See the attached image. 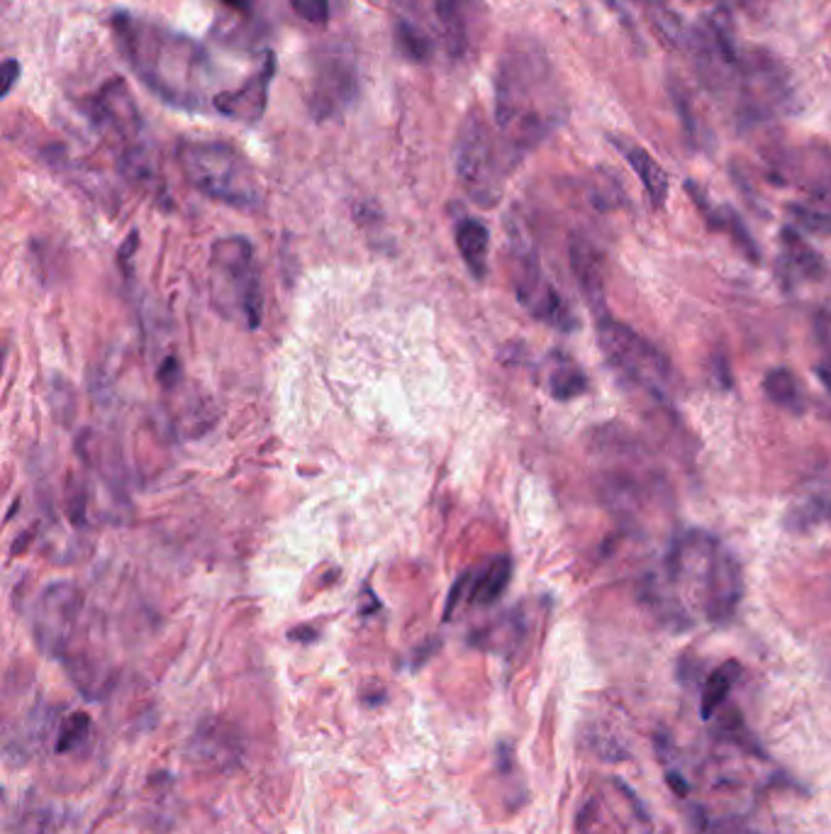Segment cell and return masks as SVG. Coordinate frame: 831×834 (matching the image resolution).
I'll use <instances>...</instances> for the list:
<instances>
[{
    "label": "cell",
    "instance_id": "obj_1",
    "mask_svg": "<svg viewBox=\"0 0 831 834\" xmlns=\"http://www.w3.org/2000/svg\"><path fill=\"white\" fill-rule=\"evenodd\" d=\"M566 93L546 52L532 40H515L495 71V130L520 161L566 118Z\"/></svg>",
    "mask_w": 831,
    "mask_h": 834
},
{
    "label": "cell",
    "instance_id": "obj_2",
    "mask_svg": "<svg viewBox=\"0 0 831 834\" xmlns=\"http://www.w3.org/2000/svg\"><path fill=\"white\" fill-rule=\"evenodd\" d=\"M110 27L115 47L149 91L171 108H205L213 64L203 44L125 10L110 18Z\"/></svg>",
    "mask_w": 831,
    "mask_h": 834
},
{
    "label": "cell",
    "instance_id": "obj_3",
    "mask_svg": "<svg viewBox=\"0 0 831 834\" xmlns=\"http://www.w3.org/2000/svg\"><path fill=\"white\" fill-rule=\"evenodd\" d=\"M666 581L673 588H693L702 615L712 625L734 620L744 598V571L739 559L715 535L688 530L671 542L666 554Z\"/></svg>",
    "mask_w": 831,
    "mask_h": 834
},
{
    "label": "cell",
    "instance_id": "obj_4",
    "mask_svg": "<svg viewBox=\"0 0 831 834\" xmlns=\"http://www.w3.org/2000/svg\"><path fill=\"white\" fill-rule=\"evenodd\" d=\"M598 486L619 517L637 520L649 505L666 496V476L649 449L622 425H607L595 437Z\"/></svg>",
    "mask_w": 831,
    "mask_h": 834
},
{
    "label": "cell",
    "instance_id": "obj_5",
    "mask_svg": "<svg viewBox=\"0 0 831 834\" xmlns=\"http://www.w3.org/2000/svg\"><path fill=\"white\" fill-rule=\"evenodd\" d=\"M178 166L195 191L237 210H256L264 188L247 157L225 142H183Z\"/></svg>",
    "mask_w": 831,
    "mask_h": 834
},
{
    "label": "cell",
    "instance_id": "obj_6",
    "mask_svg": "<svg viewBox=\"0 0 831 834\" xmlns=\"http://www.w3.org/2000/svg\"><path fill=\"white\" fill-rule=\"evenodd\" d=\"M213 303L222 318L256 330L264 318V288L254 244L247 237H222L210 252Z\"/></svg>",
    "mask_w": 831,
    "mask_h": 834
},
{
    "label": "cell",
    "instance_id": "obj_7",
    "mask_svg": "<svg viewBox=\"0 0 831 834\" xmlns=\"http://www.w3.org/2000/svg\"><path fill=\"white\" fill-rule=\"evenodd\" d=\"M517 161L510 157L498 130L490 127L483 110L466 113L454 144L456 179L476 205L493 208L503 196V183Z\"/></svg>",
    "mask_w": 831,
    "mask_h": 834
},
{
    "label": "cell",
    "instance_id": "obj_8",
    "mask_svg": "<svg viewBox=\"0 0 831 834\" xmlns=\"http://www.w3.org/2000/svg\"><path fill=\"white\" fill-rule=\"evenodd\" d=\"M595 325H598L600 349L612 369L641 391L649 393L651 398L666 400L673 381H676L671 359L654 342H649L644 335H639L637 330L615 320L612 315L595 320Z\"/></svg>",
    "mask_w": 831,
    "mask_h": 834
},
{
    "label": "cell",
    "instance_id": "obj_9",
    "mask_svg": "<svg viewBox=\"0 0 831 834\" xmlns=\"http://www.w3.org/2000/svg\"><path fill=\"white\" fill-rule=\"evenodd\" d=\"M739 118L749 125L800 108L790 71L766 49H746L739 64Z\"/></svg>",
    "mask_w": 831,
    "mask_h": 834
},
{
    "label": "cell",
    "instance_id": "obj_10",
    "mask_svg": "<svg viewBox=\"0 0 831 834\" xmlns=\"http://www.w3.org/2000/svg\"><path fill=\"white\" fill-rule=\"evenodd\" d=\"M512 286H515L517 300H520L522 308L532 318L546 322L549 327L566 332V335L568 332H576L580 327L571 303L544 276L539 254L534 252L532 242H527V239H515V249H512Z\"/></svg>",
    "mask_w": 831,
    "mask_h": 834
},
{
    "label": "cell",
    "instance_id": "obj_11",
    "mask_svg": "<svg viewBox=\"0 0 831 834\" xmlns=\"http://www.w3.org/2000/svg\"><path fill=\"white\" fill-rule=\"evenodd\" d=\"M83 596L74 583L57 581L49 583L39 593L35 615H32V632L37 647L49 656H64L71 637L76 632L78 615H81Z\"/></svg>",
    "mask_w": 831,
    "mask_h": 834
},
{
    "label": "cell",
    "instance_id": "obj_12",
    "mask_svg": "<svg viewBox=\"0 0 831 834\" xmlns=\"http://www.w3.org/2000/svg\"><path fill=\"white\" fill-rule=\"evenodd\" d=\"M86 115L98 132L120 142V157L132 149L147 147L137 103L122 79L103 83L96 96L86 103Z\"/></svg>",
    "mask_w": 831,
    "mask_h": 834
},
{
    "label": "cell",
    "instance_id": "obj_13",
    "mask_svg": "<svg viewBox=\"0 0 831 834\" xmlns=\"http://www.w3.org/2000/svg\"><path fill=\"white\" fill-rule=\"evenodd\" d=\"M356 98V71L347 54L329 52L317 64L310 88V113L329 120L347 110Z\"/></svg>",
    "mask_w": 831,
    "mask_h": 834
},
{
    "label": "cell",
    "instance_id": "obj_14",
    "mask_svg": "<svg viewBox=\"0 0 831 834\" xmlns=\"http://www.w3.org/2000/svg\"><path fill=\"white\" fill-rule=\"evenodd\" d=\"M412 13L410 20L422 25L442 42L451 57H464L468 49V20L461 0H403Z\"/></svg>",
    "mask_w": 831,
    "mask_h": 834
},
{
    "label": "cell",
    "instance_id": "obj_15",
    "mask_svg": "<svg viewBox=\"0 0 831 834\" xmlns=\"http://www.w3.org/2000/svg\"><path fill=\"white\" fill-rule=\"evenodd\" d=\"M273 76H276V57L269 52L259 69L234 91H220L213 96V108L225 118L256 125L266 113Z\"/></svg>",
    "mask_w": 831,
    "mask_h": 834
},
{
    "label": "cell",
    "instance_id": "obj_16",
    "mask_svg": "<svg viewBox=\"0 0 831 834\" xmlns=\"http://www.w3.org/2000/svg\"><path fill=\"white\" fill-rule=\"evenodd\" d=\"M568 259H571V271L576 276L580 293H583L588 308L593 310L595 320L610 315L605 293V269H602V257L595 244L576 235L568 244Z\"/></svg>",
    "mask_w": 831,
    "mask_h": 834
},
{
    "label": "cell",
    "instance_id": "obj_17",
    "mask_svg": "<svg viewBox=\"0 0 831 834\" xmlns=\"http://www.w3.org/2000/svg\"><path fill=\"white\" fill-rule=\"evenodd\" d=\"M510 581H512V559L510 556H495V559H490L483 569L468 574L464 581L454 588L449 605H446V613L454 608V603L464 596V593H466L468 605H473V608H490V605H495L500 598H503V593L507 591V586H510Z\"/></svg>",
    "mask_w": 831,
    "mask_h": 834
},
{
    "label": "cell",
    "instance_id": "obj_18",
    "mask_svg": "<svg viewBox=\"0 0 831 834\" xmlns=\"http://www.w3.org/2000/svg\"><path fill=\"white\" fill-rule=\"evenodd\" d=\"M685 191H688V196L695 203V208L700 210L702 218L707 220L710 230H715V232H719V235H727L729 239H732L736 247L744 252L746 259H751V261L761 259V252H758L754 235H751L749 227H746V222L741 220V215L736 213L734 208H729V205H715V203H712V200L707 198V193L702 191V188L697 186L695 181H685Z\"/></svg>",
    "mask_w": 831,
    "mask_h": 834
},
{
    "label": "cell",
    "instance_id": "obj_19",
    "mask_svg": "<svg viewBox=\"0 0 831 834\" xmlns=\"http://www.w3.org/2000/svg\"><path fill=\"white\" fill-rule=\"evenodd\" d=\"M610 142L615 144L622 154L624 161L632 166L634 174L639 176L641 186H644L646 196H649L651 205L661 210L666 205L668 193H671V179H668V171L658 164V159L651 157L644 147L637 142H627L622 137H610Z\"/></svg>",
    "mask_w": 831,
    "mask_h": 834
},
{
    "label": "cell",
    "instance_id": "obj_20",
    "mask_svg": "<svg viewBox=\"0 0 831 834\" xmlns=\"http://www.w3.org/2000/svg\"><path fill=\"white\" fill-rule=\"evenodd\" d=\"M193 756L210 764H234L242 756V737L227 722L213 720L200 725L191 742Z\"/></svg>",
    "mask_w": 831,
    "mask_h": 834
},
{
    "label": "cell",
    "instance_id": "obj_21",
    "mask_svg": "<svg viewBox=\"0 0 831 834\" xmlns=\"http://www.w3.org/2000/svg\"><path fill=\"white\" fill-rule=\"evenodd\" d=\"M780 247H783V261L790 269V274H797L807 281H819L827 276V266L819 252L802 239L795 227H783L780 230Z\"/></svg>",
    "mask_w": 831,
    "mask_h": 834
},
{
    "label": "cell",
    "instance_id": "obj_22",
    "mask_svg": "<svg viewBox=\"0 0 831 834\" xmlns=\"http://www.w3.org/2000/svg\"><path fill=\"white\" fill-rule=\"evenodd\" d=\"M456 249L461 259L466 261L468 271L476 278H483L488 271V249H490V232L481 220L464 218L454 230Z\"/></svg>",
    "mask_w": 831,
    "mask_h": 834
},
{
    "label": "cell",
    "instance_id": "obj_23",
    "mask_svg": "<svg viewBox=\"0 0 831 834\" xmlns=\"http://www.w3.org/2000/svg\"><path fill=\"white\" fill-rule=\"evenodd\" d=\"M637 3L644 8L646 18H649L658 42H661L663 47L676 49V52H685V49H688L690 30L666 0H637Z\"/></svg>",
    "mask_w": 831,
    "mask_h": 834
},
{
    "label": "cell",
    "instance_id": "obj_24",
    "mask_svg": "<svg viewBox=\"0 0 831 834\" xmlns=\"http://www.w3.org/2000/svg\"><path fill=\"white\" fill-rule=\"evenodd\" d=\"M546 388H549L554 400H573L588 393L590 383L576 361L566 357V354H554L549 376H546Z\"/></svg>",
    "mask_w": 831,
    "mask_h": 834
},
{
    "label": "cell",
    "instance_id": "obj_25",
    "mask_svg": "<svg viewBox=\"0 0 831 834\" xmlns=\"http://www.w3.org/2000/svg\"><path fill=\"white\" fill-rule=\"evenodd\" d=\"M739 674H741L739 661H724V664H719L717 669L712 671L710 678H707L705 688H702V700H700L702 720H712V717L717 715V710L724 705V700H727L729 691L734 688Z\"/></svg>",
    "mask_w": 831,
    "mask_h": 834
},
{
    "label": "cell",
    "instance_id": "obj_26",
    "mask_svg": "<svg viewBox=\"0 0 831 834\" xmlns=\"http://www.w3.org/2000/svg\"><path fill=\"white\" fill-rule=\"evenodd\" d=\"M763 391L773 400L778 408L790 410V413H802L805 410V398H802V388L797 383V376L785 366L771 369L763 378Z\"/></svg>",
    "mask_w": 831,
    "mask_h": 834
},
{
    "label": "cell",
    "instance_id": "obj_27",
    "mask_svg": "<svg viewBox=\"0 0 831 834\" xmlns=\"http://www.w3.org/2000/svg\"><path fill=\"white\" fill-rule=\"evenodd\" d=\"M395 42H398L400 52H403L407 59L420 61V64L432 59L434 49H437V40H434L432 32L425 30L422 25H417V22L410 18L398 20V25H395Z\"/></svg>",
    "mask_w": 831,
    "mask_h": 834
},
{
    "label": "cell",
    "instance_id": "obj_28",
    "mask_svg": "<svg viewBox=\"0 0 831 834\" xmlns=\"http://www.w3.org/2000/svg\"><path fill=\"white\" fill-rule=\"evenodd\" d=\"M831 520V498L807 496L788 513V530L807 532Z\"/></svg>",
    "mask_w": 831,
    "mask_h": 834
},
{
    "label": "cell",
    "instance_id": "obj_29",
    "mask_svg": "<svg viewBox=\"0 0 831 834\" xmlns=\"http://www.w3.org/2000/svg\"><path fill=\"white\" fill-rule=\"evenodd\" d=\"M788 215L793 220V227H800L802 232L814 237H831V213L810 208V205L793 203L788 205Z\"/></svg>",
    "mask_w": 831,
    "mask_h": 834
},
{
    "label": "cell",
    "instance_id": "obj_30",
    "mask_svg": "<svg viewBox=\"0 0 831 834\" xmlns=\"http://www.w3.org/2000/svg\"><path fill=\"white\" fill-rule=\"evenodd\" d=\"M671 100H673V108L678 110V118H680V125H683L685 135L693 144L700 142V122H697V115H695V105H693V98L688 96V88L683 86L678 79H671Z\"/></svg>",
    "mask_w": 831,
    "mask_h": 834
},
{
    "label": "cell",
    "instance_id": "obj_31",
    "mask_svg": "<svg viewBox=\"0 0 831 834\" xmlns=\"http://www.w3.org/2000/svg\"><path fill=\"white\" fill-rule=\"evenodd\" d=\"M88 730H91V717H88L86 713H74L66 717V720L59 725L57 752L66 754V752H71V749H76L78 744L86 742Z\"/></svg>",
    "mask_w": 831,
    "mask_h": 834
},
{
    "label": "cell",
    "instance_id": "obj_32",
    "mask_svg": "<svg viewBox=\"0 0 831 834\" xmlns=\"http://www.w3.org/2000/svg\"><path fill=\"white\" fill-rule=\"evenodd\" d=\"M295 13L312 25H325L329 20V0H290Z\"/></svg>",
    "mask_w": 831,
    "mask_h": 834
},
{
    "label": "cell",
    "instance_id": "obj_33",
    "mask_svg": "<svg viewBox=\"0 0 831 834\" xmlns=\"http://www.w3.org/2000/svg\"><path fill=\"white\" fill-rule=\"evenodd\" d=\"M18 76H20V64L15 59H8L3 64V98H8L10 96V91H13V86H15V81H18Z\"/></svg>",
    "mask_w": 831,
    "mask_h": 834
},
{
    "label": "cell",
    "instance_id": "obj_34",
    "mask_svg": "<svg viewBox=\"0 0 831 834\" xmlns=\"http://www.w3.org/2000/svg\"><path fill=\"white\" fill-rule=\"evenodd\" d=\"M666 783H668V788H671V791L678 795V798H688V795H690V783L685 781L680 771H668Z\"/></svg>",
    "mask_w": 831,
    "mask_h": 834
},
{
    "label": "cell",
    "instance_id": "obj_35",
    "mask_svg": "<svg viewBox=\"0 0 831 834\" xmlns=\"http://www.w3.org/2000/svg\"><path fill=\"white\" fill-rule=\"evenodd\" d=\"M602 3H605L607 8L612 10V13L619 15V22H622V25L627 27L629 35H634V40H637V27H634V22H632V18H629L627 10L622 8V3H619V0H602Z\"/></svg>",
    "mask_w": 831,
    "mask_h": 834
},
{
    "label": "cell",
    "instance_id": "obj_36",
    "mask_svg": "<svg viewBox=\"0 0 831 834\" xmlns=\"http://www.w3.org/2000/svg\"><path fill=\"white\" fill-rule=\"evenodd\" d=\"M220 3H225L227 8L237 10V13H252L256 0H220Z\"/></svg>",
    "mask_w": 831,
    "mask_h": 834
},
{
    "label": "cell",
    "instance_id": "obj_37",
    "mask_svg": "<svg viewBox=\"0 0 831 834\" xmlns=\"http://www.w3.org/2000/svg\"><path fill=\"white\" fill-rule=\"evenodd\" d=\"M817 376H819V381L824 383V388H827V391L831 393V371H827V369H817Z\"/></svg>",
    "mask_w": 831,
    "mask_h": 834
},
{
    "label": "cell",
    "instance_id": "obj_38",
    "mask_svg": "<svg viewBox=\"0 0 831 834\" xmlns=\"http://www.w3.org/2000/svg\"><path fill=\"white\" fill-rule=\"evenodd\" d=\"M739 3H746V0H739Z\"/></svg>",
    "mask_w": 831,
    "mask_h": 834
}]
</instances>
